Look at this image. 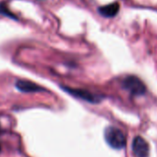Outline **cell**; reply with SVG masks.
Here are the masks:
<instances>
[{
    "label": "cell",
    "mask_w": 157,
    "mask_h": 157,
    "mask_svg": "<svg viewBox=\"0 0 157 157\" xmlns=\"http://www.w3.org/2000/svg\"><path fill=\"white\" fill-rule=\"evenodd\" d=\"M105 139L108 145L114 149H122L127 143L124 132L116 127H108L105 128Z\"/></svg>",
    "instance_id": "obj_1"
},
{
    "label": "cell",
    "mask_w": 157,
    "mask_h": 157,
    "mask_svg": "<svg viewBox=\"0 0 157 157\" xmlns=\"http://www.w3.org/2000/svg\"><path fill=\"white\" fill-rule=\"evenodd\" d=\"M122 86L132 95H141L146 92V86L136 76H127L122 82Z\"/></svg>",
    "instance_id": "obj_2"
},
{
    "label": "cell",
    "mask_w": 157,
    "mask_h": 157,
    "mask_svg": "<svg viewBox=\"0 0 157 157\" xmlns=\"http://www.w3.org/2000/svg\"><path fill=\"white\" fill-rule=\"evenodd\" d=\"M132 151L136 157H147L149 153V144L143 138L137 136L132 141Z\"/></svg>",
    "instance_id": "obj_3"
},
{
    "label": "cell",
    "mask_w": 157,
    "mask_h": 157,
    "mask_svg": "<svg viewBox=\"0 0 157 157\" xmlns=\"http://www.w3.org/2000/svg\"><path fill=\"white\" fill-rule=\"evenodd\" d=\"M63 89L70 94L71 95L76 96L77 98H80L82 99L84 101L90 102V103H97L100 101L99 97L86 90H82V89H71V88H67V87H63Z\"/></svg>",
    "instance_id": "obj_4"
},
{
    "label": "cell",
    "mask_w": 157,
    "mask_h": 157,
    "mask_svg": "<svg viewBox=\"0 0 157 157\" xmlns=\"http://www.w3.org/2000/svg\"><path fill=\"white\" fill-rule=\"evenodd\" d=\"M17 88L24 93H35V92H41L44 91L42 87L39 85L32 82H27V81H19L16 83Z\"/></svg>",
    "instance_id": "obj_5"
},
{
    "label": "cell",
    "mask_w": 157,
    "mask_h": 157,
    "mask_svg": "<svg viewBox=\"0 0 157 157\" xmlns=\"http://www.w3.org/2000/svg\"><path fill=\"white\" fill-rule=\"evenodd\" d=\"M118 11H119V4L117 2L101 7L99 9V13L102 16L106 17V18H111V17L116 16L118 13Z\"/></svg>",
    "instance_id": "obj_6"
},
{
    "label": "cell",
    "mask_w": 157,
    "mask_h": 157,
    "mask_svg": "<svg viewBox=\"0 0 157 157\" xmlns=\"http://www.w3.org/2000/svg\"><path fill=\"white\" fill-rule=\"evenodd\" d=\"M0 151H1V146H0Z\"/></svg>",
    "instance_id": "obj_7"
}]
</instances>
